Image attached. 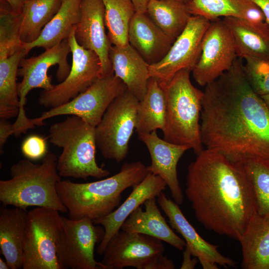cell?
Segmentation results:
<instances>
[{"label":"cell","mask_w":269,"mask_h":269,"mask_svg":"<svg viewBox=\"0 0 269 269\" xmlns=\"http://www.w3.org/2000/svg\"><path fill=\"white\" fill-rule=\"evenodd\" d=\"M242 59L205 86L200 126L206 149L244 164L269 159V112L248 83Z\"/></svg>","instance_id":"obj_1"},{"label":"cell","mask_w":269,"mask_h":269,"mask_svg":"<svg viewBox=\"0 0 269 269\" xmlns=\"http://www.w3.org/2000/svg\"><path fill=\"white\" fill-rule=\"evenodd\" d=\"M185 193L206 229L239 240L257 213L254 190L244 164L204 149L187 168Z\"/></svg>","instance_id":"obj_2"},{"label":"cell","mask_w":269,"mask_h":269,"mask_svg":"<svg viewBox=\"0 0 269 269\" xmlns=\"http://www.w3.org/2000/svg\"><path fill=\"white\" fill-rule=\"evenodd\" d=\"M148 173L147 166L140 161L126 162L111 177L86 183L61 180L57 190L69 218L93 221L115 210L120 205L122 193L140 183Z\"/></svg>","instance_id":"obj_3"},{"label":"cell","mask_w":269,"mask_h":269,"mask_svg":"<svg viewBox=\"0 0 269 269\" xmlns=\"http://www.w3.org/2000/svg\"><path fill=\"white\" fill-rule=\"evenodd\" d=\"M57 162L56 155L48 152L41 163L25 158L12 165L11 178L0 180V201L3 206L25 210L29 207H43L68 212L57 190L61 180Z\"/></svg>","instance_id":"obj_4"},{"label":"cell","mask_w":269,"mask_h":269,"mask_svg":"<svg viewBox=\"0 0 269 269\" xmlns=\"http://www.w3.org/2000/svg\"><path fill=\"white\" fill-rule=\"evenodd\" d=\"M190 72L182 69L167 83H158L166 102L162 132L164 140L187 146L197 155L204 149L200 123L203 92L192 84Z\"/></svg>","instance_id":"obj_5"},{"label":"cell","mask_w":269,"mask_h":269,"mask_svg":"<svg viewBox=\"0 0 269 269\" xmlns=\"http://www.w3.org/2000/svg\"><path fill=\"white\" fill-rule=\"evenodd\" d=\"M95 128L74 115L50 127V141L62 149L57 162L61 177L86 180L109 175V171L100 167L96 160Z\"/></svg>","instance_id":"obj_6"},{"label":"cell","mask_w":269,"mask_h":269,"mask_svg":"<svg viewBox=\"0 0 269 269\" xmlns=\"http://www.w3.org/2000/svg\"><path fill=\"white\" fill-rule=\"evenodd\" d=\"M71 53L68 39H66L54 46L47 49L37 56L23 58L19 63L17 75L22 77L17 83V94L19 100V111L15 122L12 124L13 135L18 137L35 127L31 120L26 116L24 107L26 96L31 90L41 88L43 90L52 89L51 77L48 75L50 67L58 65L56 78L60 83L68 75L71 66L67 61Z\"/></svg>","instance_id":"obj_7"},{"label":"cell","mask_w":269,"mask_h":269,"mask_svg":"<svg viewBox=\"0 0 269 269\" xmlns=\"http://www.w3.org/2000/svg\"><path fill=\"white\" fill-rule=\"evenodd\" d=\"M62 225V216L56 210L36 207L27 212L23 269H60L56 243Z\"/></svg>","instance_id":"obj_8"},{"label":"cell","mask_w":269,"mask_h":269,"mask_svg":"<svg viewBox=\"0 0 269 269\" xmlns=\"http://www.w3.org/2000/svg\"><path fill=\"white\" fill-rule=\"evenodd\" d=\"M138 102L127 90L112 102L96 127V145L105 158L120 162L126 157Z\"/></svg>","instance_id":"obj_9"},{"label":"cell","mask_w":269,"mask_h":269,"mask_svg":"<svg viewBox=\"0 0 269 269\" xmlns=\"http://www.w3.org/2000/svg\"><path fill=\"white\" fill-rule=\"evenodd\" d=\"M63 225L56 243V255L60 269H103L95 258L96 244H100L104 229L87 218L79 219L62 216Z\"/></svg>","instance_id":"obj_10"},{"label":"cell","mask_w":269,"mask_h":269,"mask_svg":"<svg viewBox=\"0 0 269 269\" xmlns=\"http://www.w3.org/2000/svg\"><path fill=\"white\" fill-rule=\"evenodd\" d=\"M75 27L68 38L72 56L70 71L62 82L54 85L52 89L43 90L40 93L38 102L45 108H54L68 103L101 77L99 57L94 51L78 43Z\"/></svg>","instance_id":"obj_11"},{"label":"cell","mask_w":269,"mask_h":269,"mask_svg":"<svg viewBox=\"0 0 269 269\" xmlns=\"http://www.w3.org/2000/svg\"><path fill=\"white\" fill-rule=\"evenodd\" d=\"M127 90L124 83L114 74L101 77L68 103L50 109L31 120L35 126H41L49 118L70 115L78 116L96 127L112 102Z\"/></svg>","instance_id":"obj_12"},{"label":"cell","mask_w":269,"mask_h":269,"mask_svg":"<svg viewBox=\"0 0 269 269\" xmlns=\"http://www.w3.org/2000/svg\"><path fill=\"white\" fill-rule=\"evenodd\" d=\"M164 251L159 239L121 230L108 242L101 263L103 269H154L157 259Z\"/></svg>","instance_id":"obj_13"},{"label":"cell","mask_w":269,"mask_h":269,"mask_svg":"<svg viewBox=\"0 0 269 269\" xmlns=\"http://www.w3.org/2000/svg\"><path fill=\"white\" fill-rule=\"evenodd\" d=\"M210 22L202 16L192 15L166 54L158 62L149 65L150 77L159 84H164L180 70L186 69L192 72L200 57L203 38Z\"/></svg>","instance_id":"obj_14"},{"label":"cell","mask_w":269,"mask_h":269,"mask_svg":"<svg viewBox=\"0 0 269 269\" xmlns=\"http://www.w3.org/2000/svg\"><path fill=\"white\" fill-rule=\"evenodd\" d=\"M238 56L232 33L223 19L211 21L202 42L199 60L192 71L201 86L218 79L232 66Z\"/></svg>","instance_id":"obj_15"},{"label":"cell","mask_w":269,"mask_h":269,"mask_svg":"<svg viewBox=\"0 0 269 269\" xmlns=\"http://www.w3.org/2000/svg\"><path fill=\"white\" fill-rule=\"evenodd\" d=\"M106 28L102 0H81L80 18L75 27V38L80 46L94 51L99 57L101 77L114 74L109 58L112 44Z\"/></svg>","instance_id":"obj_16"},{"label":"cell","mask_w":269,"mask_h":269,"mask_svg":"<svg viewBox=\"0 0 269 269\" xmlns=\"http://www.w3.org/2000/svg\"><path fill=\"white\" fill-rule=\"evenodd\" d=\"M159 206L168 218L172 228L180 234L192 256L196 257L204 269H218L217 265L225 268L235 267L236 263L218 250V246L204 240L185 218L178 204L162 192L157 198Z\"/></svg>","instance_id":"obj_17"},{"label":"cell","mask_w":269,"mask_h":269,"mask_svg":"<svg viewBox=\"0 0 269 269\" xmlns=\"http://www.w3.org/2000/svg\"><path fill=\"white\" fill-rule=\"evenodd\" d=\"M138 136L149 153L151 162L147 166L149 172L159 176L168 187L174 201L178 205L182 204L184 195L178 178L177 166L189 147L161 139L156 131L139 133Z\"/></svg>","instance_id":"obj_18"},{"label":"cell","mask_w":269,"mask_h":269,"mask_svg":"<svg viewBox=\"0 0 269 269\" xmlns=\"http://www.w3.org/2000/svg\"><path fill=\"white\" fill-rule=\"evenodd\" d=\"M165 181L158 175L149 172L142 181L134 187L124 202L108 215L93 221L101 225L104 235L97 249V254L103 255L112 237L120 230L128 217L148 199L157 198L166 188Z\"/></svg>","instance_id":"obj_19"},{"label":"cell","mask_w":269,"mask_h":269,"mask_svg":"<svg viewBox=\"0 0 269 269\" xmlns=\"http://www.w3.org/2000/svg\"><path fill=\"white\" fill-rule=\"evenodd\" d=\"M129 43L150 65L160 61L174 42L146 13L135 12L128 31Z\"/></svg>","instance_id":"obj_20"},{"label":"cell","mask_w":269,"mask_h":269,"mask_svg":"<svg viewBox=\"0 0 269 269\" xmlns=\"http://www.w3.org/2000/svg\"><path fill=\"white\" fill-rule=\"evenodd\" d=\"M109 58L114 74L130 92L139 101L142 100L150 78L149 64L129 43L122 46L112 45Z\"/></svg>","instance_id":"obj_21"},{"label":"cell","mask_w":269,"mask_h":269,"mask_svg":"<svg viewBox=\"0 0 269 269\" xmlns=\"http://www.w3.org/2000/svg\"><path fill=\"white\" fill-rule=\"evenodd\" d=\"M156 202V198L147 200L143 204L144 210L141 206L136 208L124 222L121 230L146 235L183 250L185 241L167 224Z\"/></svg>","instance_id":"obj_22"},{"label":"cell","mask_w":269,"mask_h":269,"mask_svg":"<svg viewBox=\"0 0 269 269\" xmlns=\"http://www.w3.org/2000/svg\"><path fill=\"white\" fill-rule=\"evenodd\" d=\"M187 5L192 15L201 16L210 21L221 17H235L269 28L263 12L251 0H191Z\"/></svg>","instance_id":"obj_23"},{"label":"cell","mask_w":269,"mask_h":269,"mask_svg":"<svg viewBox=\"0 0 269 269\" xmlns=\"http://www.w3.org/2000/svg\"><path fill=\"white\" fill-rule=\"evenodd\" d=\"M27 212L20 208H0V248L10 269L22 268Z\"/></svg>","instance_id":"obj_24"},{"label":"cell","mask_w":269,"mask_h":269,"mask_svg":"<svg viewBox=\"0 0 269 269\" xmlns=\"http://www.w3.org/2000/svg\"><path fill=\"white\" fill-rule=\"evenodd\" d=\"M245 269H269V223L257 213L238 240Z\"/></svg>","instance_id":"obj_25"},{"label":"cell","mask_w":269,"mask_h":269,"mask_svg":"<svg viewBox=\"0 0 269 269\" xmlns=\"http://www.w3.org/2000/svg\"><path fill=\"white\" fill-rule=\"evenodd\" d=\"M81 0H62L60 6L54 17L45 25L35 41L23 43L27 54L33 48H51L67 39L79 20Z\"/></svg>","instance_id":"obj_26"},{"label":"cell","mask_w":269,"mask_h":269,"mask_svg":"<svg viewBox=\"0 0 269 269\" xmlns=\"http://www.w3.org/2000/svg\"><path fill=\"white\" fill-rule=\"evenodd\" d=\"M229 28L238 57L269 60V28H264L240 18L222 19Z\"/></svg>","instance_id":"obj_27"},{"label":"cell","mask_w":269,"mask_h":269,"mask_svg":"<svg viewBox=\"0 0 269 269\" xmlns=\"http://www.w3.org/2000/svg\"><path fill=\"white\" fill-rule=\"evenodd\" d=\"M166 102L163 91L157 81L150 77L143 98L136 110L135 131L150 133L163 130L165 122Z\"/></svg>","instance_id":"obj_28"},{"label":"cell","mask_w":269,"mask_h":269,"mask_svg":"<svg viewBox=\"0 0 269 269\" xmlns=\"http://www.w3.org/2000/svg\"><path fill=\"white\" fill-rule=\"evenodd\" d=\"M146 13L174 41L184 30L192 15L187 4L174 0H150Z\"/></svg>","instance_id":"obj_29"},{"label":"cell","mask_w":269,"mask_h":269,"mask_svg":"<svg viewBox=\"0 0 269 269\" xmlns=\"http://www.w3.org/2000/svg\"><path fill=\"white\" fill-rule=\"evenodd\" d=\"M27 54L23 48L11 56L0 59V118L17 117L19 111L16 77L20 61Z\"/></svg>","instance_id":"obj_30"},{"label":"cell","mask_w":269,"mask_h":269,"mask_svg":"<svg viewBox=\"0 0 269 269\" xmlns=\"http://www.w3.org/2000/svg\"><path fill=\"white\" fill-rule=\"evenodd\" d=\"M62 0H28L21 13L20 37L23 43L36 40L57 12Z\"/></svg>","instance_id":"obj_31"},{"label":"cell","mask_w":269,"mask_h":269,"mask_svg":"<svg viewBox=\"0 0 269 269\" xmlns=\"http://www.w3.org/2000/svg\"><path fill=\"white\" fill-rule=\"evenodd\" d=\"M108 35L111 44L118 46L129 44L130 21L135 13L132 0H102Z\"/></svg>","instance_id":"obj_32"},{"label":"cell","mask_w":269,"mask_h":269,"mask_svg":"<svg viewBox=\"0 0 269 269\" xmlns=\"http://www.w3.org/2000/svg\"><path fill=\"white\" fill-rule=\"evenodd\" d=\"M244 165L254 190L257 214L269 223V159H253Z\"/></svg>","instance_id":"obj_33"},{"label":"cell","mask_w":269,"mask_h":269,"mask_svg":"<svg viewBox=\"0 0 269 269\" xmlns=\"http://www.w3.org/2000/svg\"><path fill=\"white\" fill-rule=\"evenodd\" d=\"M0 59H3L22 48L23 42L21 14L13 11L5 0H0Z\"/></svg>","instance_id":"obj_34"},{"label":"cell","mask_w":269,"mask_h":269,"mask_svg":"<svg viewBox=\"0 0 269 269\" xmlns=\"http://www.w3.org/2000/svg\"><path fill=\"white\" fill-rule=\"evenodd\" d=\"M244 71L254 91L261 96L269 93V60L257 57L244 58Z\"/></svg>","instance_id":"obj_35"},{"label":"cell","mask_w":269,"mask_h":269,"mask_svg":"<svg viewBox=\"0 0 269 269\" xmlns=\"http://www.w3.org/2000/svg\"><path fill=\"white\" fill-rule=\"evenodd\" d=\"M21 150L23 155L30 160L43 158L48 152L46 139L37 134L30 135L23 141Z\"/></svg>","instance_id":"obj_36"},{"label":"cell","mask_w":269,"mask_h":269,"mask_svg":"<svg viewBox=\"0 0 269 269\" xmlns=\"http://www.w3.org/2000/svg\"><path fill=\"white\" fill-rule=\"evenodd\" d=\"M13 134L12 124L7 120L0 119V153H3L4 146L8 137Z\"/></svg>","instance_id":"obj_37"},{"label":"cell","mask_w":269,"mask_h":269,"mask_svg":"<svg viewBox=\"0 0 269 269\" xmlns=\"http://www.w3.org/2000/svg\"><path fill=\"white\" fill-rule=\"evenodd\" d=\"M193 256L190 250L187 247H185V250L183 253V261L180 267L181 269H194L197 262L198 259Z\"/></svg>","instance_id":"obj_38"},{"label":"cell","mask_w":269,"mask_h":269,"mask_svg":"<svg viewBox=\"0 0 269 269\" xmlns=\"http://www.w3.org/2000/svg\"><path fill=\"white\" fill-rule=\"evenodd\" d=\"M255 3L263 12L267 21L269 23V0H251Z\"/></svg>","instance_id":"obj_39"},{"label":"cell","mask_w":269,"mask_h":269,"mask_svg":"<svg viewBox=\"0 0 269 269\" xmlns=\"http://www.w3.org/2000/svg\"><path fill=\"white\" fill-rule=\"evenodd\" d=\"M150 0H132L136 12L146 13L147 6Z\"/></svg>","instance_id":"obj_40"},{"label":"cell","mask_w":269,"mask_h":269,"mask_svg":"<svg viewBox=\"0 0 269 269\" xmlns=\"http://www.w3.org/2000/svg\"><path fill=\"white\" fill-rule=\"evenodd\" d=\"M9 5L13 11L17 13L21 14L23 4V0H5Z\"/></svg>","instance_id":"obj_41"},{"label":"cell","mask_w":269,"mask_h":269,"mask_svg":"<svg viewBox=\"0 0 269 269\" xmlns=\"http://www.w3.org/2000/svg\"><path fill=\"white\" fill-rule=\"evenodd\" d=\"M263 100L269 112V93L266 95H264L260 96Z\"/></svg>","instance_id":"obj_42"},{"label":"cell","mask_w":269,"mask_h":269,"mask_svg":"<svg viewBox=\"0 0 269 269\" xmlns=\"http://www.w3.org/2000/svg\"><path fill=\"white\" fill-rule=\"evenodd\" d=\"M0 269H9V266L5 261H3L1 258H0Z\"/></svg>","instance_id":"obj_43"},{"label":"cell","mask_w":269,"mask_h":269,"mask_svg":"<svg viewBox=\"0 0 269 269\" xmlns=\"http://www.w3.org/2000/svg\"><path fill=\"white\" fill-rule=\"evenodd\" d=\"M177 0L180 2H182L187 4L189 2L191 1V0Z\"/></svg>","instance_id":"obj_44"},{"label":"cell","mask_w":269,"mask_h":269,"mask_svg":"<svg viewBox=\"0 0 269 269\" xmlns=\"http://www.w3.org/2000/svg\"><path fill=\"white\" fill-rule=\"evenodd\" d=\"M24 0V1H25L28 0Z\"/></svg>","instance_id":"obj_45"}]
</instances>
